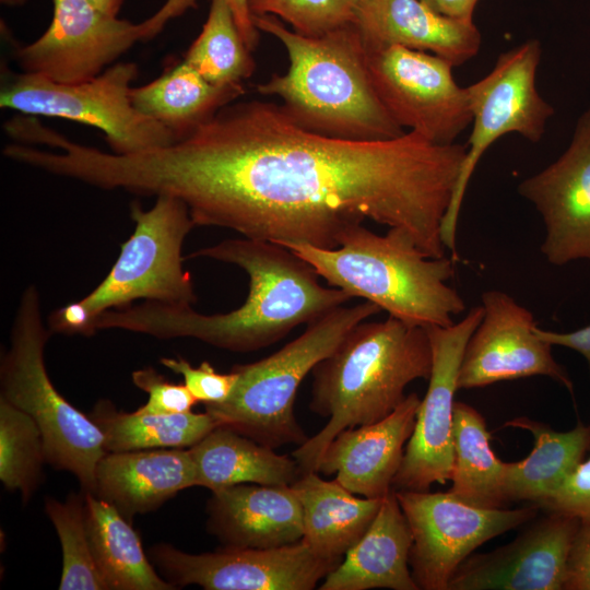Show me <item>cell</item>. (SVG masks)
Instances as JSON below:
<instances>
[{
	"instance_id": "obj_1",
	"label": "cell",
	"mask_w": 590,
	"mask_h": 590,
	"mask_svg": "<svg viewBox=\"0 0 590 590\" xmlns=\"http://www.w3.org/2000/svg\"><path fill=\"white\" fill-rule=\"evenodd\" d=\"M467 151L413 131L330 137L283 105L250 101L224 106L168 145L113 155L108 178L114 189L181 200L196 226L335 249L368 219L405 229L426 256L441 258L440 226Z\"/></svg>"
},
{
	"instance_id": "obj_2",
	"label": "cell",
	"mask_w": 590,
	"mask_h": 590,
	"mask_svg": "<svg viewBox=\"0 0 590 590\" xmlns=\"http://www.w3.org/2000/svg\"><path fill=\"white\" fill-rule=\"evenodd\" d=\"M197 258L244 270L248 276L244 304L228 312L204 315L192 306L144 302L101 314L93 321L94 331L119 329L161 340L192 338L227 351L251 352L352 299L339 288L322 286L307 261L273 241L224 239L185 260Z\"/></svg>"
},
{
	"instance_id": "obj_3",
	"label": "cell",
	"mask_w": 590,
	"mask_h": 590,
	"mask_svg": "<svg viewBox=\"0 0 590 590\" xmlns=\"http://www.w3.org/2000/svg\"><path fill=\"white\" fill-rule=\"evenodd\" d=\"M432 362L423 327L391 316L355 324L311 371L309 408L328 422L292 452L302 472L317 470L324 449L343 429L389 415L405 399L410 382L428 380Z\"/></svg>"
},
{
	"instance_id": "obj_4",
	"label": "cell",
	"mask_w": 590,
	"mask_h": 590,
	"mask_svg": "<svg viewBox=\"0 0 590 590\" xmlns=\"http://www.w3.org/2000/svg\"><path fill=\"white\" fill-rule=\"evenodd\" d=\"M252 19L259 31L283 44L290 59L285 74H274L257 91L281 98L299 125L351 140H387L405 133L376 93L367 54L353 22L307 37L287 30L274 15Z\"/></svg>"
},
{
	"instance_id": "obj_5",
	"label": "cell",
	"mask_w": 590,
	"mask_h": 590,
	"mask_svg": "<svg viewBox=\"0 0 590 590\" xmlns=\"http://www.w3.org/2000/svg\"><path fill=\"white\" fill-rule=\"evenodd\" d=\"M307 261L330 286L377 305L410 326L448 327L465 304L447 284L453 259L430 258L403 228L378 235L355 226L335 249L307 244L283 245Z\"/></svg>"
},
{
	"instance_id": "obj_6",
	"label": "cell",
	"mask_w": 590,
	"mask_h": 590,
	"mask_svg": "<svg viewBox=\"0 0 590 590\" xmlns=\"http://www.w3.org/2000/svg\"><path fill=\"white\" fill-rule=\"evenodd\" d=\"M380 311L365 300L326 312L278 352L255 363L233 366L238 378L231 396L222 403L204 404L205 411L220 426L273 449L304 444L308 436L294 413L299 385L355 324Z\"/></svg>"
},
{
	"instance_id": "obj_7",
	"label": "cell",
	"mask_w": 590,
	"mask_h": 590,
	"mask_svg": "<svg viewBox=\"0 0 590 590\" xmlns=\"http://www.w3.org/2000/svg\"><path fill=\"white\" fill-rule=\"evenodd\" d=\"M52 333L43 319L42 297L31 284L23 291L1 356L0 398L30 415L39 427L47 462L72 473L82 492L95 493V472L107 452L101 428L56 389L44 359Z\"/></svg>"
},
{
	"instance_id": "obj_8",
	"label": "cell",
	"mask_w": 590,
	"mask_h": 590,
	"mask_svg": "<svg viewBox=\"0 0 590 590\" xmlns=\"http://www.w3.org/2000/svg\"><path fill=\"white\" fill-rule=\"evenodd\" d=\"M137 76L134 62L115 63L88 81L72 84L25 72L10 74L2 82L0 107L97 128L111 152L120 155L174 143L166 128L132 104L131 83Z\"/></svg>"
},
{
	"instance_id": "obj_9",
	"label": "cell",
	"mask_w": 590,
	"mask_h": 590,
	"mask_svg": "<svg viewBox=\"0 0 590 590\" xmlns=\"http://www.w3.org/2000/svg\"><path fill=\"white\" fill-rule=\"evenodd\" d=\"M134 228L104 280L80 299L94 319L134 300L192 306L191 275L185 270L182 246L196 227L188 206L172 196H158L148 210L130 205ZM94 331V330H93Z\"/></svg>"
},
{
	"instance_id": "obj_10",
	"label": "cell",
	"mask_w": 590,
	"mask_h": 590,
	"mask_svg": "<svg viewBox=\"0 0 590 590\" xmlns=\"http://www.w3.org/2000/svg\"><path fill=\"white\" fill-rule=\"evenodd\" d=\"M542 48L538 39H528L500 54L495 66L480 81L467 86L473 129L460 168L452 198L440 226L445 248L457 260L458 219L469 180L484 152L500 137L517 132L530 142H539L554 107L538 92L536 70Z\"/></svg>"
},
{
	"instance_id": "obj_11",
	"label": "cell",
	"mask_w": 590,
	"mask_h": 590,
	"mask_svg": "<svg viewBox=\"0 0 590 590\" xmlns=\"http://www.w3.org/2000/svg\"><path fill=\"white\" fill-rule=\"evenodd\" d=\"M396 495L412 533V577L423 590H448L456 569L479 546L530 522L541 509L534 504L516 509L481 508L449 492L396 491Z\"/></svg>"
},
{
	"instance_id": "obj_12",
	"label": "cell",
	"mask_w": 590,
	"mask_h": 590,
	"mask_svg": "<svg viewBox=\"0 0 590 590\" xmlns=\"http://www.w3.org/2000/svg\"><path fill=\"white\" fill-rule=\"evenodd\" d=\"M366 54L376 93L402 128L448 145L472 123L468 88L457 84L447 59L402 46Z\"/></svg>"
},
{
	"instance_id": "obj_13",
	"label": "cell",
	"mask_w": 590,
	"mask_h": 590,
	"mask_svg": "<svg viewBox=\"0 0 590 590\" xmlns=\"http://www.w3.org/2000/svg\"><path fill=\"white\" fill-rule=\"evenodd\" d=\"M483 306H475L459 322L429 326L432 371L421 400L413 433L406 442L396 491H429L434 483L451 480L453 467V408L465 345L482 320Z\"/></svg>"
},
{
	"instance_id": "obj_14",
	"label": "cell",
	"mask_w": 590,
	"mask_h": 590,
	"mask_svg": "<svg viewBox=\"0 0 590 590\" xmlns=\"http://www.w3.org/2000/svg\"><path fill=\"white\" fill-rule=\"evenodd\" d=\"M149 557L174 587L206 590H311L337 565L303 541L273 548L226 547L189 554L158 543Z\"/></svg>"
},
{
	"instance_id": "obj_15",
	"label": "cell",
	"mask_w": 590,
	"mask_h": 590,
	"mask_svg": "<svg viewBox=\"0 0 590 590\" xmlns=\"http://www.w3.org/2000/svg\"><path fill=\"white\" fill-rule=\"evenodd\" d=\"M139 40L141 23L110 15L90 0H52L49 26L33 43L16 47L14 59L25 73L80 83L101 74Z\"/></svg>"
},
{
	"instance_id": "obj_16",
	"label": "cell",
	"mask_w": 590,
	"mask_h": 590,
	"mask_svg": "<svg viewBox=\"0 0 590 590\" xmlns=\"http://www.w3.org/2000/svg\"><path fill=\"white\" fill-rule=\"evenodd\" d=\"M484 314L461 361L458 389L546 376L573 392V381L553 357L552 344L535 332L530 310L500 291L482 294Z\"/></svg>"
},
{
	"instance_id": "obj_17",
	"label": "cell",
	"mask_w": 590,
	"mask_h": 590,
	"mask_svg": "<svg viewBox=\"0 0 590 590\" xmlns=\"http://www.w3.org/2000/svg\"><path fill=\"white\" fill-rule=\"evenodd\" d=\"M518 192L543 217L546 234L541 251L550 263L590 262V106L578 118L567 150L522 180Z\"/></svg>"
},
{
	"instance_id": "obj_18",
	"label": "cell",
	"mask_w": 590,
	"mask_h": 590,
	"mask_svg": "<svg viewBox=\"0 0 590 590\" xmlns=\"http://www.w3.org/2000/svg\"><path fill=\"white\" fill-rule=\"evenodd\" d=\"M546 511L510 543L471 554L451 576L448 590H563L580 520Z\"/></svg>"
},
{
	"instance_id": "obj_19",
	"label": "cell",
	"mask_w": 590,
	"mask_h": 590,
	"mask_svg": "<svg viewBox=\"0 0 590 590\" xmlns=\"http://www.w3.org/2000/svg\"><path fill=\"white\" fill-rule=\"evenodd\" d=\"M421 399L415 392L386 417L340 432L324 449L317 472L332 475L353 494L382 498L393 487Z\"/></svg>"
},
{
	"instance_id": "obj_20",
	"label": "cell",
	"mask_w": 590,
	"mask_h": 590,
	"mask_svg": "<svg viewBox=\"0 0 590 590\" xmlns=\"http://www.w3.org/2000/svg\"><path fill=\"white\" fill-rule=\"evenodd\" d=\"M353 24L366 51L390 46L437 55L460 67L481 48L473 21L444 16L420 0H354Z\"/></svg>"
},
{
	"instance_id": "obj_21",
	"label": "cell",
	"mask_w": 590,
	"mask_h": 590,
	"mask_svg": "<svg viewBox=\"0 0 590 590\" xmlns=\"http://www.w3.org/2000/svg\"><path fill=\"white\" fill-rule=\"evenodd\" d=\"M208 531L226 547L273 548L303 539L300 503L291 485L238 484L212 492Z\"/></svg>"
},
{
	"instance_id": "obj_22",
	"label": "cell",
	"mask_w": 590,
	"mask_h": 590,
	"mask_svg": "<svg viewBox=\"0 0 590 590\" xmlns=\"http://www.w3.org/2000/svg\"><path fill=\"white\" fill-rule=\"evenodd\" d=\"M97 497L114 505L129 521L150 512L182 489L196 486L189 448L106 452L95 472Z\"/></svg>"
},
{
	"instance_id": "obj_23",
	"label": "cell",
	"mask_w": 590,
	"mask_h": 590,
	"mask_svg": "<svg viewBox=\"0 0 590 590\" xmlns=\"http://www.w3.org/2000/svg\"><path fill=\"white\" fill-rule=\"evenodd\" d=\"M412 533L392 488L362 538L323 578L320 590H420L410 570Z\"/></svg>"
},
{
	"instance_id": "obj_24",
	"label": "cell",
	"mask_w": 590,
	"mask_h": 590,
	"mask_svg": "<svg viewBox=\"0 0 590 590\" xmlns=\"http://www.w3.org/2000/svg\"><path fill=\"white\" fill-rule=\"evenodd\" d=\"M291 486L302 507V540L317 556L335 565L366 532L384 498L356 497L317 471L303 473Z\"/></svg>"
},
{
	"instance_id": "obj_25",
	"label": "cell",
	"mask_w": 590,
	"mask_h": 590,
	"mask_svg": "<svg viewBox=\"0 0 590 590\" xmlns=\"http://www.w3.org/2000/svg\"><path fill=\"white\" fill-rule=\"evenodd\" d=\"M196 486L211 492L238 484L292 485L302 470L292 457L279 455L225 426H217L189 448Z\"/></svg>"
},
{
	"instance_id": "obj_26",
	"label": "cell",
	"mask_w": 590,
	"mask_h": 590,
	"mask_svg": "<svg viewBox=\"0 0 590 590\" xmlns=\"http://www.w3.org/2000/svg\"><path fill=\"white\" fill-rule=\"evenodd\" d=\"M241 84L215 85L186 61L155 80L131 88L134 107L166 128L179 141L244 94Z\"/></svg>"
},
{
	"instance_id": "obj_27",
	"label": "cell",
	"mask_w": 590,
	"mask_h": 590,
	"mask_svg": "<svg viewBox=\"0 0 590 590\" xmlns=\"http://www.w3.org/2000/svg\"><path fill=\"white\" fill-rule=\"evenodd\" d=\"M504 426L528 430L534 447L527 458L506 462L505 494L508 503L527 502L540 508L590 450V425L578 423L567 432L526 416L507 421Z\"/></svg>"
},
{
	"instance_id": "obj_28",
	"label": "cell",
	"mask_w": 590,
	"mask_h": 590,
	"mask_svg": "<svg viewBox=\"0 0 590 590\" xmlns=\"http://www.w3.org/2000/svg\"><path fill=\"white\" fill-rule=\"evenodd\" d=\"M83 493L93 555L108 589H176L156 573L131 522L110 503L92 493Z\"/></svg>"
},
{
	"instance_id": "obj_29",
	"label": "cell",
	"mask_w": 590,
	"mask_h": 590,
	"mask_svg": "<svg viewBox=\"0 0 590 590\" xmlns=\"http://www.w3.org/2000/svg\"><path fill=\"white\" fill-rule=\"evenodd\" d=\"M453 467L449 493L458 499L481 508H504L506 462L491 447V435L484 417L474 408L455 402Z\"/></svg>"
},
{
	"instance_id": "obj_30",
	"label": "cell",
	"mask_w": 590,
	"mask_h": 590,
	"mask_svg": "<svg viewBox=\"0 0 590 590\" xmlns=\"http://www.w3.org/2000/svg\"><path fill=\"white\" fill-rule=\"evenodd\" d=\"M88 416L104 435L107 452L191 448L215 427L217 420L203 413L150 414L118 411L108 400L98 401Z\"/></svg>"
},
{
	"instance_id": "obj_31",
	"label": "cell",
	"mask_w": 590,
	"mask_h": 590,
	"mask_svg": "<svg viewBox=\"0 0 590 590\" xmlns=\"http://www.w3.org/2000/svg\"><path fill=\"white\" fill-rule=\"evenodd\" d=\"M184 61L215 85L241 84L255 61L225 0H211L208 17Z\"/></svg>"
},
{
	"instance_id": "obj_32",
	"label": "cell",
	"mask_w": 590,
	"mask_h": 590,
	"mask_svg": "<svg viewBox=\"0 0 590 590\" xmlns=\"http://www.w3.org/2000/svg\"><path fill=\"white\" fill-rule=\"evenodd\" d=\"M47 462L42 432L25 412L0 398V480L24 503L37 489Z\"/></svg>"
},
{
	"instance_id": "obj_33",
	"label": "cell",
	"mask_w": 590,
	"mask_h": 590,
	"mask_svg": "<svg viewBox=\"0 0 590 590\" xmlns=\"http://www.w3.org/2000/svg\"><path fill=\"white\" fill-rule=\"evenodd\" d=\"M45 510L62 548L60 590H107L96 565L85 521L84 493H72L64 503L46 498Z\"/></svg>"
},
{
	"instance_id": "obj_34",
	"label": "cell",
	"mask_w": 590,
	"mask_h": 590,
	"mask_svg": "<svg viewBox=\"0 0 590 590\" xmlns=\"http://www.w3.org/2000/svg\"><path fill=\"white\" fill-rule=\"evenodd\" d=\"M354 0H249L252 16L274 15L307 37L321 36L353 20Z\"/></svg>"
},
{
	"instance_id": "obj_35",
	"label": "cell",
	"mask_w": 590,
	"mask_h": 590,
	"mask_svg": "<svg viewBox=\"0 0 590 590\" xmlns=\"http://www.w3.org/2000/svg\"><path fill=\"white\" fill-rule=\"evenodd\" d=\"M160 363L169 370L181 375L184 384L197 401L204 404H217L226 401L238 378L232 369L229 373H219L209 362H202L194 367L182 357H163Z\"/></svg>"
},
{
	"instance_id": "obj_36",
	"label": "cell",
	"mask_w": 590,
	"mask_h": 590,
	"mask_svg": "<svg viewBox=\"0 0 590 590\" xmlns=\"http://www.w3.org/2000/svg\"><path fill=\"white\" fill-rule=\"evenodd\" d=\"M132 381L149 394L146 403L138 409L143 413H187L198 402L185 384L170 382L152 367L133 371Z\"/></svg>"
},
{
	"instance_id": "obj_37",
	"label": "cell",
	"mask_w": 590,
	"mask_h": 590,
	"mask_svg": "<svg viewBox=\"0 0 590 590\" xmlns=\"http://www.w3.org/2000/svg\"><path fill=\"white\" fill-rule=\"evenodd\" d=\"M541 509L559 511L590 522V450L576 469L562 482Z\"/></svg>"
},
{
	"instance_id": "obj_38",
	"label": "cell",
	"mask_w": 590,
	"mask_h": 590,
	"mask_svg": "<svg viewBox=\"0 0 590 590\" xmlns=\"http://www.w3.org/2000/svg\"><path fill=\"white\" fill-rule=\"evenodd\" d=\"M563 590H590V522H581L566 564Z\"/></svg>"
},
{
	"instance_id": "obj_39",
	"label": "cell",
	"mask_w": 590,
	"mask_h": 590,
	"mask_svg": "<svg viewBox=\"0 0 590 590\" xmlns=\"http://www.w3.org/2000/svg\"><path fill=\"white\" fill-rule=\"evenodd\" d=\"M47 326L51 333L86 337L94 334L93 319L80 300L54 310L47 319Z\"/></svg>"
},
{
	"instance_id": "obj_40",
	"label": "cell",
	"mask_w": 590,
	"mask_h": 590,
	"mask_svg": "<svg viewBox=\"0 0 590 590\" xmlns=\"http://www.w3.org/2000/svg\"><path fill=\"white\" fill-rule=\"evenodd\" d=\"M535 332L552 345L564 346L581 354L590 370V324L570 332H556L536 327Z\"/></svg>"
},
{
	"instance_id": "obj_41",
	"label": "cell",
	"mask_w": 590,
	"mask_h": 590,
	"mask_svg": "<svg viewBox=\"0 0 590 590\" xmlns=\"http://www.w3.org/2000/svg\"><path fill=\"white\" fill-rule=\"evenodd\" d=\"M196 2L197 0H166L156 13L141 22L143 40L157 35L169 20L178 17L187 10L194 8Z\"/></svg>"
},
{
	"instance_id": "obj_42",
	"label": "cell",
	"mask_w": 590,
	"mask_h": 590,
	"mask_svg": "<svg viewBox=\"0 0 590 590\" xmlns=\"http://www.w3.org/2000/svg\"><path fill=\"white\" fill-rule=\"evenodd\" d=\"M235 17L239 33L250 51L259 43V30L256 27L249 10V0H225Z\"/></svg>"
},
{
	"instance_id": "obj_43",
	"label": "cell",
	"mask_w": 590,
	"mask_h": 590,
	"mask_svg": "<svg viewBox=\"0 0 590 590\" xmlns=\"http://www.w3.org/2000/svg\"><path fill=\"white\" fill-rule=\"evenodd\" d=\"M435 12L460 21H473L480 0H420Z\"/></svg>"
},
{
	"instance_id": "obj_44",
	"label": "cell",
	"mask_w": 590,
	"mask_h": 590,
	"mask_svg": "<svg viewBox=\"0 0 590 590\" xmlns=\"http://www.w3.org/2000/svg\"><path fill=\"white\" fill-rule=\"evenodd\" d=\"M95 7L102 11L118 16L123 0H90Z\"/></svg>"
},
{
	"instance_id": "obj_45",
	"label": "cell",
	"mask_w": 590,
	"mask_h": 590,
	"mask_svg": "<svg viewBox=\"0 0 590 590\" xmlns=\"http://www.w3.org/2000/svg\"><path fill=\"white\" fill-rule=\"evenodd\" d=\"M2 4L8 7H16L22 5L26 2V0H0Z\"/></svg>"
}]
</instances>
